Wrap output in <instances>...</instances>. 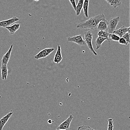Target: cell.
Listing matches in <instances>:
<instances>
[{"instance_id":"18","label":"cell","mask_w":130,"mask_h":130,"mask_svg":"<svg viewBox=\"0 0 130 130\" xmlns=\"http://www.w3.org/2000/svg\"><path fill=\"white\" fill-rule=\"evenodd\" d=\"M105 40H107V39L105 38H103V37H99L96 39L95 40V43L96 46V49H98L101 48L102 44L105 41Z\"/></svg>"},{"instance_id":"4","label":"cell","mask_w":130,"mask_h":130,"mask_svg":"<svg viewBox=\"0 0 130 130\" xmlns=\"http://www.w3.org/2000/svg\"><path fill=\"white\" fill-rule=\"evenodd\" d=\"M55 49L54 48H47L43 50L40 51L37 55L34 56V58L36 60L46 58L49 55L54 51Z\"/></svg>"},{"instance_id":"7","label":"cell","mask_w":130,"mask_h":130,"mask_svg":"<svg viewBox=\"0 0 130 130\" xmlns=\"http://www.w3.org/2000/svg\"><path fill=\"white\" fill-rule=\"evenodd\" d=\"M20 19L16 17L5 20L0 21V27L5 28L6 27L11 26L13 23H15L19 20Z\"/></svg>"},{"instance_id":"22","label":"cell","mask_w":130,"mask_h":130,"mask_svg":"<svg viewBox=\"0 0 130 130\" xmlns=\"http://www.w3.org/2000/svg\"><path fill=\"white\" fill-rule=\"evenodd\" d=\"M77 130H98L94 129L88 125H82L78 127Z\"/></svg>"},{"instance_id":"21","label":"cell","mask_w":130,"mask_h":130,"mask_svg":"<svg viewBox=\"0 0 130 130\" xmlns=\"http://www.w3.org/2000/svg\"><path fill=\"white\" fill-rule=\"evenodd\" d=\"M107 130H113L114 125L112 119H108V124Z\"/></svg>"},{"instance_id":"6","label":"cell","mask_w":130,"mask_h":130,"mask_svg":"<svg viewBox=\"0 0 130 130\" xmlns=\"http://www.w3.org/2000/svg\"><path fill=\"white\" fill-rule=\"evenodd\" d=\"M73 119L74 117L73 115H70L69 117L66 120L64 121L62 123H61L58 127L57 129L61 130H69L70 124H71V122Z\"/></svg>"},{"instance_id":"13","label":"cell","mask_w":130,"mask_h":130,"mask_svg":"<svg viewBox=\"0 0 130 130\" xmlns=\"http://www.w3.org/2000/svg\"><path fill=\"white\" fill-rule=\"evenodd\" d=\"M1 68L2 79L3 80H7L8 75V69L7 65L2 64Z\"/></svg>"},{"instance_id":"8","label":"cell","mask_w":130,"mask_h":130,"mask_svg":"<svg viewBox=\"0 0 130 130\" xmlns=\"http://www.w3.org/2000/svg\"><path fill=\"white\" fill-rule=\"evenodd\" d=\"M13 48V44H12L8 51L4 55L1 60L2 64L7 65L11 57V53L12 51Z\"/></svg>"},{"instance_id":"19","label":"cell","mask_w":130,"mask_h":130,"mask_svg":"<svg viewBox=\"0 0 130 130\" xmlns=\"http://www.w3.org/2000/svg\"><path fill=\"white\" fill-rule=\"evenodd\" d=\"M109 35H110V33L107 31H99L98 32V37L105 38L108 41L110 42V40L109 39Z\"/></svg>"},{"instance_id":"14","label":"cell","mask_w":130,"mask_h":130,"mask_svg":"<svg viewBox=\"0 0 130 130\" xmlns=\"http://www.w3.org/2000/svg\"><path fill=\"white\" fill-rule=\"evenodd\" d=\"M20 24L19 23L14 24L11 26L6 27V28L9 31L11 35H13L19 29Z\"/></svg>"},{"instance_id":"27","label":"cell","mask_w":130,"mask_h":130,"mask_svg":"<svg viewBox=\"0 0 130 130\" xmlns=\"http://www.w3.org/2000/svg\"><path fill=\"white\" fill-rule=\"evenodd\" d=\"M33 1H35L38 2L40 1V0H33Z\"/></svg>"},{"instance_id":"24","label":"cell","mask_w":130,"mask_h":130,"mask_svg":"<svg viewBox=\"0 0 130 130\" xmlns=\"http://www.w3.org/2000/svg\"><path fill=\"white\" fill-rule=\"evenodd\" d=\"M118 41H119V43L120 44H122V45L127 46L129 44V43L127 42L126 40L124 39L123 38V37H121V38H120L119 40Z\"/></svg>"},{"instance_id":"16","label":"cell","mask_w":130,"mask_h":130,"mask_svg":"<svg viewBox=\"0 0 130 130\" xmlns=\"http://www.w3.org/2000/svg\"><path fill=\"white\" fill-rule=\"evenodd\" d=\"M89 0H84L83 8L84 9V14L86 18H88V8Z\"/></svg>"},{"instance_id":"1","label":"cell","mask_w":130,"mask_h":130,"mask_svg":"<svg viewBox=\"0 0 130 130\" xmlns=\"http://www.w3.org/2000/svg\"><path fill=\"white\" fill-rule=\"evenodd\" d=\"M105 18L104 14H99L90 18L87 20L79 23L77 25V28H82L94 30L97 29L98 26L100 21Z\"/></svg>"},{"instance_id":"11","label":"cell","mask_w":130,"mask_h":130,"mask_svg":"<svg viewBox=\"0 0 130 130\" xmlns=\"http://www.w3.org/2000/svg\"><path fill=\"white\" fill-rule=\"evenodd\" d=\"M62 56L61 54V46L59 44L58 46L57 50L55 53L54 59V62L55 63L59 64L62 61Z\"/></svg>"},{"instance_id":"9","label":"cell","mask_w":130,"mask_h":130,"mask_svg":"<svg viewBox=\"0 0 130 130\" xmlns=\"http://www.w3.org/2000/svg\"><path fill=\"white\" fill-rule=\"evenodd\" d=\"M127 32H130V27H126L125 26H122L120 28L115 30L112 33L116 34L121 38L125 33Z\"/></svg>"},{"instance_id":"28","label":"cell","mask_w":130,"mask_h":130,"mask_svg":"<svg viewBox=\"0 0 130 130\" xmlns=\"http://www.w3.org/2000/svg\"><path fill=\"white\" fill-rule=\"evenodd\" d=\"M56 130H69L68 129H66V130H61V129H57Z\"/></svg>"},{"instance_id":"26","label":"cell","mask_w":130,"mask_h":130,"mask_svg":"<svg viewBox=\"0 0 130 130\" xmlns=\"http://www.w3.org/2000/svg\"><path fill=\"white\" fill-rule=\"evenodd\" d=\"M53 122L52 121V120L51 119L49 120H48V121H47V123H48L49 124H51Z\"/></svg>"},{"instance_id":"17","label":"cell","mask_w":130,"mask_h":130,"mask_svg":"<svg viewBox=\"0 0 130 130\" xmlns=\"http://www.w3.org/2000/svg\"><path fill=\"white\" fill-rule=\"evenodd\" d=\"M84 0H78V4L76 7V12L77 16H79L83 8Z\"/></svg>"},{"instance_id":"2","label":"cell","mask_w":130,"mask_h":130,"mask_svg":"<svg viewBox=\"0 0 130 130\" xmlns=\"http://www.w3.org/2000/svg\"><path fill=\"white\" fill-rule=\"evenodd\" d=\"M84 35L85 41L89 49L95 56H97V53L94 50L92 44L93 34L92 33L91 31H88L85 32Z\"/></svg>"},{"instance_id":"25","label":"cell","mask_w":130,"mask_h":130,"mask_svg":"<svg viewBox=\"0 0 130 130\" xmlns=\"http://www.w3.org/2000/svg\"><path fill=\"white\" fill-rule=\"evenodd\" d=\"M69 1L71 4L72 5V7L76 11V0H69Z\"/></svg>"},{"instance_id":"23","label":"cell","mask_w":130,"mask_h":130,"mask_svg":"<svg viewBox=\"0 0 130 130\" xmlns=\"http://www.w3.org/2000/svg\"><path fill=\"white\" fill-rule=\"evenodd\" d=\"M123 38L126 40L127 42H128L129 44L130 43V32H127L123 36Z\"/></svg>"},{"instance_id":"15","label":"cell","mask_w":130,"mask_h":130,"mask_svg":"<svg viewBox=\"0 0 130 130\" xmlns=\"http://www.w3.org/2000/svg\"><path fill=\"white\" fill-rule=\"evenodd\" d=\"M110 6L116 8L122 4L121 0H105Z\"/></svg>"},{"instance_id":"5","label":"cell","mask_w":130,"mask_h":130,"mask_svg":"<svg viewBox=\"0 0 130 130\" xmlns=\"http://www.w3.org/2000/svg\"><path fill=\"white\" fill-rule=\"evenodd\" d=\"M67 41L70 42H73L78 44L79 46H83L86 45L85 40L83 38L82 35L74 36L72 37H69L67 38Z\"/></svg>"},{"instance_id":"10","label":"cell","mask_w":130,"mask_h":130,"mask_svg":"<svg viewBox=\"0 0 130 130\" xmlns=\"http://www.w3.org/2000/svg\"><path fill=\"white\" fill-rule=\"evenodd\" d=\"M13 114V112L12 111L10 112L0 119V130H3L5 125L7 123Z\"/></svg>"},{"instance_id":"20","label":"cell","mask_w":130,"mask_h":130,"mask_svg":"<svg viewBox=\"0 0 130 130\" xmlns=\"http://www.w3.org/2000/svg\"><path fill=\"white\" fill-rule=\"evenodd\" d=\"M120 38V37L119 36H117L116 34H115V33H110V35L109 36V40L110 39V40L113 41H118Z\"/></svg>"},{"instance_id":"12","label":"cell","mask_w":130,"mask_h":130,"mask_svg":"<svg viewBox=\"0 0 130 130\" xmlns=\"http://www.w3.org/2000/svg\"><path fill=\"white\" fill-rule=\"evenodd\" d=\"M108 29V21L105 18L99 22L97 29L100 31H107Z\"/></svg>"},{"instance_id":"3","label":"cell","mask_w":130,"mask_h":130,"mask_svg":"<svg viewBox=\"0 0 130 130\" xmlns=\"http://www.w3.org/2000/svg\"><path fill=\"white\" fill-rule=\"evenodd\" d=\"M120 20V17L117 16L111 17L108 21V30L110 33H112L116 30V27Z\"/></svg>"}]
</instances>
